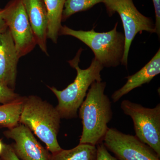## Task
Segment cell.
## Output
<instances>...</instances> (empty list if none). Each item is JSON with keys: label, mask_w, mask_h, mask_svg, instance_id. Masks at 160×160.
<instances>
[{"label": "cell", "mask_w": 160, "mask_h": 160, "mask_svg": "<svg viewBox=\"0 0 160 160\" xmlns=\"http://www.w3.org/2000/svg\"><path fill=\"white\" fill-rule=\"evenodd\" d=\"M106 83L95 82L89 87L79 109L83 129L79 144L96 146L103 142L112 118L111 102L105 94Z\"/></svg>", "instance_id": "1"}, {"label": "cell", "mask_w": 160, "mask_h": 160, "mask_svg": "<svg viewBox=\"0 0 160 160\" xmlns=\"http://www.w3.org/2000/svg\"><path fill=\"white\" fill-rule=\"evenodd\" d=\"M61 117L52 105L37 96L24 97L19 123L27 126L51 153L62 150L58 141Z\"/></svg>", "instance_id": "2"}, {"label": "cell", "mask_w": 160, "mask_h": 160, "mask_svg": "<svg viewBox=\"0 0 160 160\" xmlns=\"http://www.w3.org/2000/svg\"><path fill=\"white\" fill-rule=\"evenodd\" d=\"M82 50L81 48L74 58L68 61L69 65L77 71L76 77L73 82L62 90L48 86L57 98L58 104L56 109L61 118L68 119L77 117L78 110L89 87L94 82L102 81L101 72L104 67L94 58L87 69L80 68L79 63Z\"/></svg>", "instance_id": "3"}, {"label": "cell", "mask_w": 160, "mask_h": 160, "mask_svg": "<svg viewBox=\"0 0 160 160\" xmlns=\"http://www.w3.org/2000/svg\"><path fill=\"white\" fill-rule=\"evenodd\" d=\"M118 23L114 28L106 32H97L94 28L89 31L77 30L66 26H62L59 35L76 38L93 52L94 58L106 68L116 67L122 65L125 39L124 33L117 30Z\"/></svg>", "instance_id": "4"}, {"label": "cell", "mask_w": 160, "mask_h": 160, "mask_svg": "<svg viewBox=\"0 0 160 160\" xmlns=\"http://www.w3.org/2000/svg\"><path fill=\"white\" fill-rule=\"evenodd\" d=\"M109 16L117 13L122 20L124 30L125 45L122 65L127 68L132 43L138 33L146 31L155 33V24L151 18L142 14L135 6L133 0H104Z\"/></svg>", "instance_id": "5"}, {"label": "cell", "mask_w": 160, "mask_h": 160, "mask_svg": "<svg viewBox=\"0 0 160 160\" xmlns=\"http://www.w3.org/2000/svg\"><path fill=\"white\" fill-rule=\"evenodd\" d=\"M121 108L132 119L136 136L160 157V103L154 108H149L125 100Z\"/></svg>", "instance_id": "6"}, {"label": "cell", "mask_w": 160, "mask_h": 160, "mask_svg": "<svg viewBox=\"0 0 160 160\" xmlns=\"http://www.w3.org/2000/svg\"><path fill=\"white\" fill-rule=\"evenodd\" d=\"M2 9L20 58L31 52L37 45L28 16L21 0H11Z\"/></svg>", "instance_id": "7"}, {"label": "cell", "mask_w": 160, "mask_h": 160, "mask_svg": "<svg viewBox=\"0 0 160 160\" xmlns=\"http://www.w3.org/2000/svg\"><path fill=\"white\" fill-rule=\"evenodd\" d=\"M103 142L119 160H160L156 152L136 136L115 128H109Z\"/></svg>", "instance_id": "8"}, {"label": "cell", "mask_w": 160, "mask_h": 160, "mask_svg": "<svg viewBox=\"0 0 160 160\" xmlns=\"http://www.w3.org/2000/svg\"><path fill=\"white\" fill-rule=\"evenodd\" d=\"M14 143L11 144L16 155L21 160H49L50 153L35 138L30 129L20 124L3 132Z\"/></svg>", "instance_id": "9"}, {"label": "cell", "mask_w": 160, "mask_h": 160, "mask_svg": "<svg viewBox=\"0 0 160 160\" xmlns=\"http://www.w3.org/2000/svg\"><path fill=\"white\" fill-rule=\"evenodd\" d=\"M19 59L14 42L8 28L0 33V82L13 90L16 85Z\"/></svg>", "instance_id": "10"}, {"label": "cell", "mask_w": 160, "mask_h": 160, "mask_svg": "<svg viewBox=\"0 0 160 160\" xmlns=\"http://www.w3.org/2000/svg\"><path fill=\"white\" fill-rule=\"evenodd\" d=\"M28 16L37 45L48 55V18L45 0H21Z\"/></svg>", "instance_id": "11"}, {"label": "cell", "mask_w": 160, "mask_h": 160, "mask_svg": "<svg viewBox=\"0 0 160 160\" xmlns=\"http://www.w3.org/2000/svg\"><path fill=\"white\" fill-rule=\"evenodd\" d=\"M160 73V49H159L153 58L142 68L126 78L127 81L126 84L112 95V102H116L132 90L149 83Z\"/></svg>", "instance_id": "12"}, {"label": "cell", "mask_w": 160, "mask_h": 160, "mask_svg": "<svg viewBox=\"0 0 160 160\" xmlns=\"http://www.w3.org/2000/svg\"><path fill=\"white\" fill-rule=\"evenodd\" d=\"M66 0H45L48 12V38L58 42L62 25V15Z\"/></svg>", "instance_id": "13"}, {"label": "cell", "mask_w": 160, "mask_h": 160, "mask_svg": "<svg viewBox=\"0 0 160 160\" xmlns=\"http://www.w3.org/2000/svg\"><path fill=\"white\" fill-rule=\"evenodd\" d=\"M96 146L79 144L72 149L50 153L49 160H96Z\"/></svg>", "instance_id": "14"}, {"label": "cell", "mask_w": 160, "mask_h": 160, "mask_svg": "<svg viewBox=\"0 0 160 160\" xmlns=\"http://www.w3.org/2000/svg\"><path fill=\"white\" fill-rule=\"evenodd\" d=\"M24 97L12 102L0 105V127L11 129L19 123Z\"/></svg>", "instance_id": "15"}, {"label": "cell", "mask_w": 160, "mask_h": 160, "mask_svg": "<svg viewBox=\"0 0 160 160\" xmlns=\"http://www.w3.org/2000/svg\"><path fill=\"white\" fill-rule=\"evenodd\" d=\"M104 0H66L62 15V22H65L72 15L80 12L87 11Z\"/></svg>", "instance_id": "16"}, {"label": "cell", "mask_w": 160, "mask_h": 160, "mask_svg": "<svg viewBox=\"0 0 160 160\" xmlns=\"http://www.w3.org/2000/svg\"><path fill=\"white\" fill-rule=\"evenodd\" d=\"M22 97L14 90L8 88L0 82V104H6L19 100Z\"/></svg>", "instance_id": "17"}, {"label": "cell", "mask_w": 160, "mask_h": 160, "mask_svg": "<svg viewBox=\"0 0 160 160\" xmlns=\"http://www.w3.org/2000/svg\"><path fill=\"white\" fill-rule=\"evenodd\" d=\"M96 160H119L110 154L103 142L97 145Z\"/></svg>", "instance_id": "18"}, {"label": "cell", "mask_w": 160, "mask_h": 160, "mask_svg": "<svg viewBox=\"0 0 160 160\" xmlns=\"http://www.w3.org/2000/svg\"><path fill=\"white\" fill-rule=\"evenodd\" d=\"M0 158L3 160H21L16 155L11 145L4 144V147Z\"/></svg>", "instance_id": "19"}, {"label": "cell", "mask_w": 160, "mask_h": 160, "mask_svg": "<svg viewBox=\"0 0 160 160\" xmlns=\"http://www.w3.org/2000/svg\"><path fill=\"white\" fill-rule=\"evenodd\" d=\"M154 6L155 14V33L157 34L158 37H160V0H152Z\"/></svg>", "instance_id": "20"}, {"label": "cell", "mask_w": 160, "mask_h": 160, "mask_svg": "<svg viewBox=\"0 0 160 160\" xmlns=\"http://www.w3.org/2000/svg\"><path fill=\"white\" fill-rule=\"evenodd\" d=\"M7 29L8 27L2 16V9H0V33L4 32Z\"/></svg>", "instance_id": "21"}, {"label": "cell", "mask_w": 160, "mask_h": 160, "mask_svg": "<svg viewBox=\"0 0 160 160\" xmlns=\"http://www.w3.org/2000/svg\"><path fill=\"white\" fill-rule=\"evenodd\" d=\"M3 147H4V143L2 142V140L0 139V154L2 152Z\"/></svg>", "instance_id": "22"}, {"label": "cell", "mask_w": 160, "mask_h": 160, "mask_svg": "<svg viewBox=\"0 0 160 160\" xmlns=\"http://www.w3.org/2000/svg\"><path fill=\"white\" fill-rule=\"evenodd\" d=\"M0 160H3L2 159V158H0Z\"/></svg>", "instance_id": "23"}]
</instances>
